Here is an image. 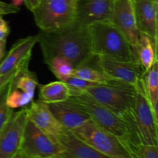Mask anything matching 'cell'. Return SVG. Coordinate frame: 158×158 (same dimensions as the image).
Masks as SVG:
<instances>
[{
    "label": "cell",
    "mask_w": 158,
    "mask_h": 158,
    "mask_svg": "<svg viewBox=\"0 0 158 158\" xmlns=\"http://www.w3.org/2000/svg\"><path fill=\"white\" fill-rule=\"evenodd\" d=\"M45 63L59 56L70 62L74 66L89 65L94 59L89 43L87 26L74 21L64 29L37 34Z\"/></svg>",
    "instance_id": "obj_1"
},
{
    "label": "cell",
    "mask_w": 158,
    "mask_h": 158,
    "mask_svg": "<svg viewBox=\"0 0 158 158\" xmlns=\"http://www.w3.org/2000/svg\"><path fill=\"white\" fill-rule=\"evenodd\" d=\"M67 101L86 113L100 127L118 137L131 154L142 143L136 128L86 94L73 93Z\"/></svg>",
    "instance_id": "obj_2"
},
{
    "label": "cell",
    "mask_w": 158,
    "mask_h": 158,
    "mask_svg": "<svg viewBox=\"0 0 158 158\" xmlns=\"http://www.w3.org/2000/svg\"><path fill=\"white\" fill-rule=\"evenodd\" d=\"M87 30L94 56H101L120 61L138 62L135 49L111 22L92 23L87 26Z\"/></svg>",
    "instance_id": "obj_3"
},
{
    "label": "cell",
    "mask_w": 158,
    "mask_h": 158,
    "mask_svg": "<svg viewBox=\"0 0 158 158\" xmlns=\"http://www.w3.org/2000/svg\"><path fill=\"white\" fill-rule=\"evenodd\" d=\"M77 93L88 95L137 129L134 113L135 86L120 82L99 83Z\"/></svg>",
    "instance_id": "obj_4"
},
{
    "label": "cell",
    "mask_w": 158,
    "mask_h": 158,
    "mask_svg": "<svg viewBox=\"0 0 158 158\" xmlns=\"http://www.w3.org/2000/svg\"><path fill=\"white\" fill-rule=\"evenodd\" d=\"M76 0H41L32 12L42 32H53L67 27L75 21Z\"/></svg>",
    "instance_id": "obj_5"
},
{
    "label": "cell",
    "mask_w": 158,
    "mask_h": 158,
    "mask_svg": "<svg viewBox=\"0 0 158 158\" xmlns=\"http://www.w3.org/2000/svg\"><path fill=\"white\" fill-rule=\"evenodd\" d=\"M78 138L110 158H133L126 145L116 136L97 125L92 119L72 131Z\"/></svg>",
    "instance_id": "obj_6"
},
{
    "label": "cell",
    "mask_w": 158,
    "mask_h": 158,
    "mask_svg": "<svg viewBox=\"0 0 158 158\" xmlns=\"http://www.w3.org/2000/svg\"><path fill=\"white\" fill-rule=\"evenodd\" d=\"M63 154L62 147L28 119L19 155L26 158H49L62 157Z\"/></svg>",
    "instance_id": "obj_7"
},
{
    "label": "cell",
    "mask_w": 158,
    "mask_h": 158,
    "mask_svg": "<svg viewBox=\"0 0 158 158\" xmlns=\"http://www.w3.org/2000/svg\"><path fill=\"white\" fill-rule=\"evenodd\" d=\"M136 98L134 113L139 137L143 144L157 146L158 118L148 100L143 77L135 86Z\"/></svg>",
    "instance_id": "obj_8"
},
{
    "label": "cell",
    "mask_w": 158,
    "mask_h": 158,
    "mask_svg": "<svg viewBox=\"0 0 158 158\" xmlns=\"http://www.w3.org/2000/svg\"><path fill=\"white\" fill-rule=\"evenodd\" d=\"M27 120V108L13 111L0 131V158L17 157Z\"/></svg>",
    "instance_id": "obj_9"
},
{
    "label": "cell",
    "mask_w": 158,
    "mask_h": 158,
    "mask_svg": "<svg viewBox=\"0 0 158 158\" xmlns=\"http://www.w3.org/2000/svg\"><path fill=\"white\" fill-rule=\"evenodd\" d=\"M39 86L38 79L34 72L26 66L20 69L9 82L7 103L12 110L27 106L33 100L35 90Z\"/></svg>",
    "instance_id": "obj_10"
},
{
    "label": "cell",
    "mask_w": 158,
    "mask_h": 158,
    "mask_svg": "<svg viewBox=\"0 0 158 158\" xmlns=\"http://www.w3.org/2000/svg\"><path fill=\"white\" fill-rule=\"evenodd\" d=\"M96 67L115 81L135 86L144 73L143 66L138 62H125L108 57L94 56Z\"/></svg>",
    "instance_id": "obj_11"
},
{
    "label": "cell",
    "mask_w": 158,
    "mask_h": 158,
    "mask_svg": "<svg viewBox=\"0 0 158 158\" xmlns=\"http://www.w3.org/2000/svg\"><path fill=\"white\" fill-rule=\"evenodd\" d=\"M110 22L121 31L137 52L140 32L137 29L133 0H114Z\"/></svg>",
    "instance_id": "obj_12"
},
{
    "label": "cell",
    "mask_w": 158,
    "mask_h": 158,
    "mask_svg": "<svg viewBox=\"0 0 158 158\" xmlns=\"http://www.w3.org/2000/svg\"><path fill=\"white\" fill-rule=\"evenodd\" d=\"M114 0H76L75 22L88 26L97 22H110Z\"/></svg>",
    "instance_id": "obj_13"
},
{
    "label": "cell",
    "mask_w": 158,
    "mask_h": 158,
    "mask_svg": "<svg viewBox=\"0 0 158 158\" xmlns=\"http://www.w3.org/2000/svg\"><path fill=\"white\" fill-rule=\"evenodd\" d=\"M27 112L28 119L40 131L56 141L57 137L63 132L64 128L54 117L47 103L40 100H32L30 106L27 107Z\"/></svg>",
    "instance_id": "obj_14"
},
{
    "label": "cell",
    "mask_w": 158,
    "mask_h": 158,
    "mask_svg": "<svg viewBox=\"0 0 158 158\" xmlns=\"http://www.w3.org/2000/svg\"><path fill=\"white\" fill-rule=\"evenodd\" d=\"M37 42V35H29L17 40L0 62V75L29 63L32 49Z\"/></svg>",
    "instance_id": "obj_15"
},
{
    "label": "cell",
    "mask_w": 158,
    "mask_h": 158,
    "mask_svg": "<svg viewBox=\"0 0 158 158\" xmlns=\"http://www.w3.org/2000/svg\"><path fill=\"white\" fill-rule=\"evenodd\" d=\"M139 32L151 37L157 47L158 3L150 0H133Z\"/></svg>",
    "instance_id": "obj_16"
},
{
    "label": "cell",
    "mask_w": 158,
    "mask_h": 158,
    "mask_svg": "<svg viewBox=\"0 0 158 158\" xmlns=\"http://www.w3.org/2000/svg\"><path fill=\"white\" fill-rule=\"evenodd\" d=\"M56 141L63 148V158H110L88 145L68 130H63L57 137Z\"/></svg>",
    "instance_id": "obj_17"
},
{
    "label": "cell",
    "mask_w": 158,
    "mask_h": 158,
    "mask_svg": "<svg viewBox=\"0 0 158 158\" xmlns=\"http://www.w3.org/2000/svg\"><path fill=\"white\" fill-rule=\"evenodd\" d=\"M47 105L61 126L68 131H75L91 119L86 113L76 107L67 100Z\"/></svg>",
    "instance_id": "obj_18"
},
{
    "label": "cell",
    "mask_w": 158,
    "mask_h": 158,
    "mask_svg": "<svg viewBox=\"0 0 158 158\" xmlns=\"http://www.w3.org/2000/svg\"><path fill=\"white\" fill-rule=\"evenodd\" d=\"M72 95L71 89L65 82L55 81L40 86L39 100L47 104L65 102Z\"/></svg>",
    "instance_id": "obj_19"
},
{
    "label": "cell",
    "mask_w": 158,
    "mask_h": 158,
    "mask_svg": "<svg viewBox=\"0 0 158 158\" xmlns=\"http://www.w3.org/2000/svg\"><path fill=\"white\" fill-rule=\"evenodd\" d=\"M136 49L138 62L143 66L145 72H147L151 69L154 62L157 60V47L151 37L146 34L140 32Z\"/></svg>",
    "instance_id": "obj_20"
},
{
    "label": "cell",
    "mask_w": 158,
    "mask_h": 158,
    "mask_svg": "<svg viewBox=\"0 0 158 158\" xmlns=\"http://www.w3.org/2000/svg\"><path fill=\"white\" fill-rule=\"evenodd\" d=\"M158 66L157 60L154 62L151 69L144 72L143 75V81L144 83V88L148 95V100L152 106L155 115L157 114L158 103Z\"/></svg>",
    "instance_id": "obj_21"
},
{
    "label": "cell",
    "mask_w": 158,
    "mask_h": 158,
    "mask_svg": "<svg viewBox=\"0 0 158 158\" xmlns=\"http://www.w3.org/2000/svg\"><path fill=\"white\" fill-rule=\"evenodd\" d=\"M73 75L95 83H112L119 82L113 80L112 79L108 77L98 68L91 67L88 65H84V66L75 68L73 71Z\"/></svg>",
    "instance_id": "obj_22"
},
{
    "label": "cell",
    "mask_w": 158,
    "mask_h": 158,
    "mask_svg": "<svg viewBox=\"0 0 158 158\" xmlns=\"http://www.w3.org/2000/svg\"><path fill=\"white\" fill-rule=\"evenodd\" d=\"M46 64L60 81H66L68 78L73 75L75 68L70 62L64 58L59 56L53 57Z\"/></svg>",
    "instance_id": "obj_23"
},
{
    "label": "cell",
    "mask_w": 158,
    "mask_h": 158,
    "mask_svg": "<svg viewBox=\"0 0 158 158\" xmlns=\"http://www.w3.org/2000/svg\"><path fill=\"white\" fill-rule=\"evenodd\" d=\"M9 90V83L0 90V131L6 125L13 113V110L7 103V97Z\"/></svg>",
    "instance_id": "obj_24"
},
{
    "label": "cell",
    "mask_w": 158,
    "mask_h": 158,
    "mask_svg": "<svg viewBox=\"0 0 158 158\" xmlns=\"http://www.w3.org/2000/svg\"><path fill=\"white\" fill-rule=\"evenodd\" d=\"M68 86H69V88L71 89V92L73 93H77V92H80L83 89H84L85 88L89 87V86H94V85L99 84V83H92V82L87 81V80H85L83 79L80 78L78 77H76V76L73 75L71 76L69 78H68L66 81H64Z\"/></svg>",
    "instance_id": "obj_25"
},
{
    "label": "cell",
    "mask_w": 158,
    "mask_h": 158,
    "mask_svg": "<svg viewBox=\"0 0 158 158\" xmlns=\"http://www.w3.org/2000/svg\"><path fill=\"white\" fill-rule=\"evenodd\" d=\"M29 63H26L25 64H23L22 66H19V67L15 68V69H12V70L9 71V72L6 73L2 74V75H0V90L6 86L7 83H9L11 80L13 79V77H15L17 74V73L21 69H23V67L26 66H29Z\"/></svg>",
    "instance_id": "obj_26"
},
{
    "label": "cell",
    "mask_w": 158,
    "mask_h": 158,
    "mask_svg": "<svg viewBox=\"0 0 158 158\" xmlns=\"http://www.w3.org/2000/svg\"><path fill=\"white\" fill-rule=\"evenodd\" d=\"M20 9L18 6L12 5V3H6L0 0V16L2 15L15 14L19 12Z\"/></svg>",
    "instance_id": "obj_27"
},
{
    "label": "cell",
    "mask_w": 158,
    "mask_h": 158,
    "mask_svg": "<svg viewBox=\"0 0 158 158\" xmlns=\"http://www.w3.org/2000/svg\"><path fill=\"white\" fill-rule=\"evenodd\" d=\"M10 32V29L7 22L0 16V40H6Z\"/></svg>",
    "instance_id": "obj_28"
},
{
    "label": "cell",
    "mask_w": 158,
    "mask_h": 158,
    "mask_svg": "<svg viewBox=\"0 0 158 158\" xmlns=\"http://www.w3.org/2000/svg\"><path fill=\"white\" fill-rule=\"evenodd\" d=\"M40 1L41 0H25L24 2L26 4V8L29 9L30 12H33L35 9L37 8V6L40 4Z\"/></svg>",
    "instance_id": "obj_29"
},
{
    "label": "cell",
    "mask_w": 158,
    "mask_h": 158,
    "mask_svg": "<svg viewBox=\"0 0 158 158\" xmlns=\"http://www.w3.org/2000/svg\"><path fill=\"white\" fill-rule=\"evenodd\" d=\"M6 40H0V62L6 55Z\"/></svg>",
    "instance_id": "obj_30"
},
{
    "label": "cell",
    "mask_w": 158,
    "mask_h": 158,
    "mask_svg": "<svg viewBox=\"0 0 158 158\" xmlns=\"http://www.w3.org/2000/svg\"><path fill=\"white\" fill-rule=\"evenodd\" d=\"M25 0H12V4L14 5L15 6H19L24 2Z\"/></svg>",
    "instance_id": "obj_31"
},
{
    "label": "cell",
    "mask_w": 158,
    "mask_h": 158,
    "mask_svg": "<svg viewBox=\"0 0 158 158\" xmlns=\"http://www.w3.org/2000/svg\"><path fill=\"white\" fill-rule=\"evenodd\" d=\"M150 1L153 2H155V3H158V0H150Z\"/></svg>",
    "instance_id": "obj_32"
},
{
    "label": "cell",
    "mask_w": 158,
    "mask_h": 158,
    "mask_svg": "<svg viewBox=\"0 0 158 158\" xmlns=\"http://www.w3.org/2000/svg\"><path fill=\"white\" fill-rule=\"evenodd\" d=\"M16 158H26V157H21V156H20V155H19V154H18V156H17V157H16Z\"/></svg>",
    "instance_id": "obj_33"
},
{
    "label": "cell",
    "mask_w": 158,
    "mask_h": 158,
    "mask_svg": "<svg viewBox=\"0 0 158 158\" xmlns=\"http://www.w3.org/2000/svg\"><path fill=\"white\" fill-rule=\"evenodd\" d=\"M49 158H63V157H49Z\"/></svg>",
    "instance_id": "obj_34"
}]
</instances>
